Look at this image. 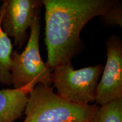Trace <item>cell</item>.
Here are the masks:
<instances>
[{
	"label": "cell",
	"instance_id": "6da1fadb",
	"mask_svg": "<svg viewBox=\"0 0 122 122\" xmlns=\"http://www.w3.org/2000/svg\"><path fill=\"white\" fill-rule=\"evenodd\" d=\"M114 0H43L45 8V65L52 70L71 59L82 48L80 34L90 20L103 16Z\"/></svg>",
	"mask_w": 122,
	"mask_h": 122
},
{
	"label": "cell",
	"instance_id": "7a4b0ae2",
	"mask_svg": "<svg viewBox=\"0 0 122 122\" xmlns=\"http://www.w3.org/2000/svg\"><path fill=\"white\" fill-rule=\"evenodd\" d=\"M22 122H91L99 106L72 103L55 93L51 86L39 84L30 92Z\"/></svg>",
	"mask_w": 122,
	"mask_h": 122
},
{
	"label": "cell",
	"instance_id": "3957f363",
	"mask_svg": "<svg viewBox=\"0 0 122 122\" xmlns=\"http://www.w3.org/2000/svg\"><path fill=\"white\" fill-rule=\"evenodd\" d=\"M30 36L22 53L13 51L11 74L14 89H24L30 93L39 84L51 86V70L41 58L39 48L40 17L36 16L30 27Z\"/></svg>",
	"mask_w": 122,
	"mask_h": 122
},
{
	"label": "cell",
	"instance_id": "277c9868",
	"mask_svg": "<svg viewBox=\"0 0 122 122\" xmlns=\"http://www.w3.org/2000/svg\"><path fill=\"white\" fill-rule=\"evenodd\" d=\"M103 67L97 65L75 70L68 62L52 70L50 80L57 94L66 100L77 105H89L95 102L96 88Z\"/></svg>",
	"mask_w": 122,
	"mask_h": 122
},
{
	"label": "cell",
	"instance_id": "5b68a950",
	"mask_svg": "<svg viewBox=\"0 0 122 122\" xmlns=\"http://www.w3.org/2000/svg\"><path fill=\"white\" fill-rule=\"evenodd\" d=\"M43 5L38 0H5L0 7L3 31L14 39V44L20 48L28 37L27 30Z\"/></svg>",
	"mask_w": 122,
	"mask_h": 122
},
{
	"label": "cell",
	"instance_id": "8992f818",
	"mask_svg": "<svg viewBox=\"0 0 122 122\" xmlns=\"http://www.w3.org/2000/svg\"><path fill=\"white\" fill-rule=\"evenodd\" d=\"M107 61L96 91V104H106L122 99V43L117 35L107 40Z\"/></svg>",
	"mask_w": 122,
	"mask_h": 122
},
{
	"label": "cell",
	"instance_id": "52a82bcc",
	"mask_svg": "<svg viewBox=\"0 0 122 122\" xmlns=\"http://www.w3.org/2000/svg\"><path fill=\"white\" fill-rule=\"evenodd\" d=\"M28 94L22 89L0 90V122H14L21 118Z\"/></svg>",
	"mask_w": 122,
	"mask_h": 122
},
{
	"label": "cell",
	"instance_id": "ba28073f",
	"mask_svg": "<svg viewBox=\"0 0 122 122\" xmlns=\"http://www.w3.org/2000/svg\"><path fill=\"white\" fill-rule=\"evenodd\" d=\"M13 44L6 33L3 31L0 18V83L12 85L11 66Z\"/></svg>",
	"mask_w": 122,
	"mask_h": 122
},
{
	"label": "cell",
	"instance_id": "9c48e42d",
	"mask_svg": "<svg viewBox=\"0 0 122 122\" xmlns=\"http://www.w3.org/2000/svg\"><path fill=\"white\" fill-rule=\"evenodd\" d=\"M91 122H122V99L99 106Z\"/></svg>",
	"mask_w": 122,
	"mask_h": 122
},
{
	"label": "cell",
	"instance_id": "30bf717a",
	"mask_svg": "<svg viewBox=\"0 0 122 122\" xmlns=\"http://www.w3.org/2000/svg\"><path fill=\"white\" fill-rule=\"evenodd\" d=\"M102 18L103 23L106 25H117L122 27V6L121 3L116 1L115 2L104 15Z\"/></svg>",
	"mask_w": 122,
	"mask_h": 122
}]
</instances>
